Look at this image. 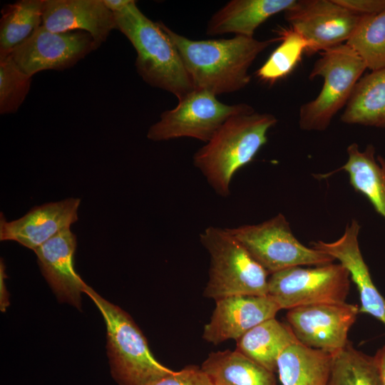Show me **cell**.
<instances>
[{
  "mask_svg": "<svg viewBox=\"0 0 385 385\" xmlns=\"http://www.w3.org/2000/svg\"><path fill=\"white\" fill-rule=\"evenodd\" d=\"M284 16L307 41L306 53L313 54L346 43L361 16L335 0H297Z\"/></svg>",
  "mask_w": 385,
  "mask_h": 385,
  "instance_id": "8fae6325",
  "label": "cell"
},
{
  "mask_svg": "<svg viewBox=\"0 0 385 385\" xmlns=\"http://www.w3.org/2000/svg\"><path fill=\"white\" fill-rule=\"evenodd\" d=\"M81 199L69 197L36 206L19 219L7 222L1 213L0 240L35 250L76 222Z\"/></svg>",
  "mask_w": 385,
  "mask_h": 385,
  "instance_id": "5bb4252c",
  "label": "cell"
},
{
  "mask_svg": "<svg viewBox=\"0 0 385 385\" xmlns=\"http://www.w3.org/2000/svg\"><path fill=\"white\" fill-rule=\"evenodd\" d=\"M226 229L269 275L293 267L322 265L335 260L301 243L282 213L259 224Z\"/></svg>",
  "mask_w": 385,
  "mask_h": 385,
  "instance_id": "52a82bcc",
  "label": "cell"
},
{
  "mask_svg": "<svg viewBox=\"0 0 385 385\" xmlns=\"http://www.w3.org/2000/svg\"><path fill=\"white\" fill-rule=\"evenodd\" d=\"M134 0H103L104 5L113 14L119 13L128 7Z\"/></svg>",
  "mask_w": 385,
  "mask_h": 385,
  "instance_id": "d6a6232c",
  "label": "cell"
},
{
  "mask_svg": "<svg viewBox=\"0 0 385 385\" xmlns=\"http://www.w3.org/2000/svg\"><path fill=\"white\" fill-rule=\"evenodd\" d=\"M309 78H323V86L318 96L301 106L299 125L303 130L323 131L332 118L349 101L355 86L366 65L346 43L320 53Z\"/></svg>",
  "mask_w": 385,
  "mask_h": 385,
  "instance_id": "8992f818",
  "label": "cell"
},
{
  "mask_svg": "<svg viewBox=\"0 0 385 385\" xmlns=\"http://www.w3.org/2000/svg\"><path fill=\"white\" fill-rule=\"evenodd\" d=\"M332 354L297 342L279 356L277 371L282 385H327Z\"/></svg>",
  "mask_w": 385,
  "mask_h": 385,
  "instance_id": "44dd1931",
  "label": "cell"
},
{
  "mask_svg": "<svg viewBox=\"0 0 385 385\" xmlns=\"http://www.w3.org/2000/svg\"><path fill=\"white\" fill-rule=\"evenodd\" d=\"M337 3L359 14L371 15L385 10V0H335Z\"/></svg>",
  "mask_w": 385,
  "mask_h": 385,
  "instance_id": "f546056e",
  "label": "cell"
},
{
  "mask_svg": "<svg viewBox=\"0 0 385 385\" xmlns=\"http://www.w3.org/2000/svg\"><path fill=\"white\" fill-rule=\"evenodd\" d=\"M150 385H214L201 367L189 365L173 371Z\"/></svg>",
  "mask_w": 385,
  "mask_h": 385,
  "instance_id": "f1b7e54d",
  "label": "cell"
},
{
  "mask_svg": "<svg viewBox=\"0 0 385 385\" xmlns=\"http://www.w3.org/2000/svg\"><path fill=\"white\" fill-rule=\"evenodd\" d=\"M44 0H19L5 5L0 19V53H10L42 25Z\"/></svg>",
  "mask_w": 385,
  "mask_h": 385,
  "instance_id": "cb8c5ba5",
  "label": "cell"
},
{
  "mask_svg": "<svg viewBox=\"0 0 385 385\" xmlns=\"http://www.w3.org/2000/svg\"><path fill=\"white\" fill-rule=\"evenodd\" d=\"M200 367L214 385H277L274 372L235 349L210 353Z\"/></svg>",
  "mask_w": 385,
  "mask_h": 385,
  "instance_id": "ffe728a7",
  "label": "cell"
},
{
  "mask_svg": "<svg viewBox=\"0 0 385 385\" xmlns=\"http://www.w3.org/2000/svg\"><path fill=\"white\" fill-rule=\"evenodd\" d=\"M5 273V265L2 259L0 262V309L4 312L9 306V296L7 291L5 279L6 278Z\"/></svg>",
  "mask_w": 385,
  "mask_h": 385,
  "instance_id": "4dcf8cb0",
  "label": "cell"
},
{
  "mask_svg": "<svg viewBox=\"0 0 385 385\" xmlns=\"http://www.w3.org/2000/svg\"><path fill=\"white\" fill-rule=\"evenodd\" d=\"M297 0H232L210 19L206 34L253 37L255 30L271 16L284 12Z\"/></svg>",
  "mask_w": 385,
  "mask_h": 385,
  "instance_id": "ac0fdd59",
  "label": "cell"
},
{
  "mask_svg": "<svg viewBox=\"0 0 385 385\" xmlns=\"http://www.w3.org/2000/svg\"><path fill=\"white\" fill-rule=\"evenodd\" d=\"M158 23L178 50L194 88L216 96L247 86L251 81L248 71L255 58L280 41L279 37L260 41L243 36L195 41Z\"/></svg>",
  "mask_w": 385,
  "mask_h": 385,
  "instance_id": "6da1fadb",
  "label": "cell"
},
{
  "mask_svg": "<svg viewBox=\"0 0 385 385\" xmlns=\"http://www.w3.org/2000/svg\"><path fill=\"white\" fill-rule=\"evenodd\" d=\"M279 306L270 295H236L215 301L210 322L203 329L202 338L218 344L229 339L237 341L259 324L274 318Z\"/></svg>",
  "mask_w": 385,
  "mask_h": 385,
  "instance_id": "4fadbf2b",
  "label": "cell"
},
{
  "mask_svg": "<svg viewBox=\"0 0 385 385\" xmlns=\"http://www.w3.org/2000/svg\"><path fill=\"white\" fill-rule=\"evenodd\" d=\"M341 121L385 128V68L371 71L359 80Z\"/></svg>",
  "mask_w": 385,
  "mask_h": 385,
  "instance_id": "603a6c76",
  "label": "cell"
},
{
  "mask_svg": "<svg viewBox=\"0 0 385 385\" xmlns=\"http://www.w3.org/2000/svg\"><path fill=\"white\" fill-rule=\"evenodd\" d=\"M371 71L385 68V10L363 15L345 43Z\"/></svg>",
  "mask_w": 385,
  "mask_h": 385,
  "instance_id": "484cf974",
  "label": "cell"
},
{
  "mask_svg": "<svg viewBox=\"0 0 385 385\" xmlns=\"http://www.w3.org/2000/svg\"><path fill=\"white\" fill-rule=\"evenodd\" d=\"M277 31L281 43L256 71L260 80L270 84L289 74L309 47L305 38L293 29Z\"/></svg>",
  "mask_w": 385,
  "mask_h": 385,
  "instance_id": "4316f807",
  "label": "cell"
},
{
  "mask_svg": "<svg viewBox=\"0 0 385 385\" xmlns=\"http://www.w3.org/2000/svg\"><path fill=\"white\" fill-rule=\"evenodd\" d=\"M359 313L346 302L302 306L289 309L287 320L299 343L335 354L349 342L348 333Z\"/></svg>",
  "mask_w": 385,
  "mask_h": 385,
  "instance_id": "7c38bea8",
  "label": "cell"
},
{
  "mask_svg": "<svg viewBox=\"0 0 385 385\" xmlns=\"http://www.w3.org/2000/svg\"><path fill=\"white\" fill-rule=\"evenodd\" d=\"M200 241L210 255L205 297L216 301L268 294L269 274L226 228L209 226L200 234Z\"/></svg>",
  "mask_w": 385,
  "mask_h": 385,
  "instance_id": "5b68a950",
  "label": "cell"
},
{
  "mask_svg": "<svg viewBox=\"0 0 385 385\" xmlns=\"http://www.w3.org/2000/svg\"><path fill=\"white\" fill-rule=\"evenodd\" d=\"M349 287V273L340 263L307 268L293 267L273 273L268 278V295L281 309L344 303Z\"/></svg>",
  "mask_w": 385,
  "mask_h": 385,
  "instance_id": "9c48e42d",
  "label": "cell"
},
{
  "mask_svg": "<svg viewBox=\"0 0 385 385\" xmlns=\"http://www.w3.org/2000/svg\"><path fill=\"white\" fill-rule=\"evenodd\" d=\"M84 293L103 317L111 373L118 385H150L173 372L155 358L144 334L126 312L88 285Z\"/></svg>",
  "mask_w": 385,
  "mask_h": 385,
  "instance_id": "277c9868",
  "label": "cell"
},
{
  "mask_svg": "<svg viewBox=\"0 0 385 385\" xmlns=\"http://www.w3.org/2000/svg\"><path fill=\"white\" fill-rule=\"evenodd\" d=\"M348 158L345 164L337 170L322 176L344 170L349 175L354 190L365 196L376 212L385 220V158L375 156V148L368 145L361 150L356 143L346 149Z\"/></svg>",
  "mask_w": 385,
  "mask_h": 385,
  "instance_id": "d6986e66",
  "label": "cell"
},
{
  "mask_svg": "<svg viewBox=\"0 0 385 385\" xmlns=\"http://www.w3.org/2000/svg\"><path fill=\"white\" fill-rule=\"evenodd\" d=\"M32 77L22 72L9 53H0V113H16L31 88Z\"/></svg>",
  "mask_w": 385,
  "mask_h": 385,
  "instance_id": "83f0119b",
  "label": "cell"
},
{
  "mask_svg": "<svg viewBox=\"0 0 385 385\" xmlns=\"http://www.w3.org/2000/svg\"><path fill=\"white\" fill-rule=\"evenodd\" d=\"M374 359L383 385H385V345L378 349Z\"/></svg>",
  "mask_w": 385,
  "mask_h": 385,
  "instance_id": "1f68e13d",
  "label": "cell"
},
{
  "mask_svg": "<svg viewBox=\"0 0 385 385\" xmlns=\"http://www.w3.org/2000/svg\"><path fill=\"white\" fill-rule=\"evenodd\" d=\"M274 115L252 111L228 118L193 155V165L220 196L230 194L235 174L250 163L267 142Z\"/></svg>",
  "mask_w": 385,
  "mask_h": 385,
  "instance_id": "7a4b0ae2",
  "label": "cell"
},
{
  "mask_svg": "<svg viewBox=\"0 0 385 385\" xmlns=\"http://www.w3.org/2000/svg\"><path fill=\"white\" fill-rule=\"evenodd\" d=\"M76 237L70 228L58 233L34 250L42 274L60 302L78 309L87 284L74 269Z\"/></svg>",
  "mask_w": 385,
  "mask_h": 385,
  "instance_id": "2e32d148",
  "label": "cell"
},
{
  "mask_svg": "<svg viewBox=\"0 0 385 385\" xmlns=\"http://www.w3.org/2000/svg\"><path fill=\"white\" fill-rule=\"evenodd\" d=\"M42 25L53 32H88L98 48L117 29L115 15L103 0H44Z\"/></svg>",
  "mask_w": 385,
  "mask_h": 385,
  "instance_id": "e0dca14e",
  "label": "cell"
},
{
  "mask_svg": "<svg viewBox=\"0 0 385 385\" xmlns=\"http://www.w3.org/2000/svg\"><path fill=\"white\" fill-rule=\"evenodd\" d=\"M327 385H383L374 356L356 349L349 342L332 355Z\"/></svg>",
  "mask_w": 385,
  "mask_h": 385,
  "instance_id": "d4e9b609",
  "label": "cell"
},
{
  "mask_svg": "<svg viewBox=\"0 0 385 385\" xmlns=\"http://www.w3.org/2000/svg\"><path fill=\"white\" fill-rule=\"evenodd\" d=\"M297 342L289 324L274 317L259 324L238 339L235 350L274 373L281 354Z\"/></svg>",
  "mask_w": 385,
  "mask_h": 385,
  "instance_id": "7402d4cb",
  "label": "cell"
},
{
  "mask_svg": "<svg viewBox=\"0 0 385 385\" xmlns=\"http://www.w3.org/2000/svg\"><path fill=\"white\" fill-rule=\"evenodd\" d=\"M254 111L248 104H225L210 92L195 89L178 100L175 108L161 113L147 138L153 141L191 138L205 143L228 118Z\"/></svg>",
  "mask_w": 385,
  "mask_h": 385,
  "instance_id": "ba28073f",
  "label": "cell"
},
{
  "mask_svg": "<svg viewBox=\"0 0 385 385\" xmlns=\"http://www.w3.org/2000/svg\"><path fill=\"white\" fill-rule=\"evenodd\" d=\"M114 15L117 29L136 51L135 66L146 83L172 93L178 100L195 90L174 44L158 21H153L139 9L136 1Z\"/></svg>",
  "mask_w": 385,
  "mask_h": 385,
  "instance_id": "3957f363",
  "label": "cell"
},
{
  "mask_svg": "<svg viewBox=\"0 0 385 385\" xmlns=\"http://www.w3.org/2000/svg\"><path fill=\"white\" fill-rule=\"evenodd\" d=\"M360 229L359 222L353 219L336 241L327 242L318 240L311 245L331 255L347 270L359 294V312L369 314L385 325V298L374 284L362 256L359 243Z\"/></svg>",
  "mask_w": 385,
  "mask_h": 385,
  "instance_id": "9a60e30c",
  "label": "cell"
},
{
  "mask_svg": "<svg viewBox=\"0 0 385 385\" xmlns=\"http://www.w3.org/2000/svg\"><path fill=\"white\" fill-rule=\"evenodd\" d=\"M97 48L88 32H53L41 25L9 54L18 68L32 77L42 71L69 68Z\"/></svg>",
  "mask_w": 385,
  "mask_h": 385,
  "instance_id": "30bf717a",
  "label": "cell"
}]
</instances>
